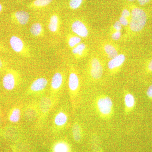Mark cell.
Returning <instances> with one entry per match:
<instances>
[{"mask_svg":"<svg viewBox=\"0 0 152 152\" xmlns=\"http://www.w3.org/2000/svg\"><path fill=\"white\" fill-rule=\"evenodd\" d=\"M131 13L129 25V29L133 32H139L146 24L147 14L142 9L137 7L132 9Z\"/></svg>","mask_w":152,"mask_h":152,"instance_id":"obj_1","label":"cell"},{"mask_svg":"<svg viewBox=\"0 0 152 152\" xmlns=\"http://www.w3.org/2000/svg\"><path fill=\"white\" fill-rule=\"evenodd\" d=\"M10 44L13 50L24 58L31 57V49L24 41L17 36L11 37Z\"/></svg>","mask_w":152,"mask_h":152,"instance_id":"obj_2","label":"cell"},{"mask_svg":"<svg viewBox=\"0 0 152 152\" xmlns=\"http://www.w3.org/2000/svg\"><path fill=\"white\" fill-rule=\"evenodd\" d=\"M90 73L93 79H100L103 74V67L102 62L98 57H91L89 62Z\"/></svg>","mask_w":152,"mask_h":152,"instance_id":"obj_3","label":"cell"},{"mask_svg":"<svg viewBox=\"0 0 152 152\" xmlns=\"http://www.w3.org/2000/svg\"><path fill=\"white\" fill-rule=\"evenodd\" d=\"M72 31L80 38H87L89 32L86 25L84 22L80 20H76L72 22L71 24Z\"/></svg>","mask_w":152,"mask_h":152,"instance_id":"obj_4","label":"cell"},{"mask_svg":"<svg viewBox=\"0 0 152 152\" xmlns=\"http://www.w3.org/2000/svg\"><path fill=\"white\" fill-rule=\"evenodd\" d=\"M98 110L101 114L108 115L111 113L113 103L111 99L109 97L101 98L97 103Z\"/></svg>","mask_w":152,"mask_h":152,"instance_id":"obj_5","label":"cell"},{"mask_svg":"<svg viewBox=\"0 0 152 152\" xmlns=\"http://www.w3.org/2000/svg\"><path fill=\"white\" fill-rule=\"evenodd\" d=\"M11 20L20 26H25L29 21L30 15L26 11L20 10L14 12L11 15Z\"/></svg>","mask_w":152,"mask_h":152,"instance_id":"obj_6","label":"cell"},{"mask_svg":"<svg viewBox=\"0 0 152 152\" xmlns=\"http://www.w3.org/2000/svg\"><path fill=\"white\" fill-rule=\"evenodd\" d=\"M15 73L10 72L4 76L3 78V86L5 89L11 91L14 89L16 85L18 76Z\"/></svg>","mask_w":152,"mask_h":152,"instance_id":"obj_7","label":"cell"},{"mask_svg":"<svg viewBox=\"0 0 152 152\" xmlns=\"http://www.w3.org/2000/svg\"><path fill=\"white\" fill-rule=\"evenodd\" d=\"M72 53L76 59L84 58L88 53V47L84 43L81 42L72 49Z\"/></svg>","mask_w":152,"mask_h":152,"instance_id":"obj_8","label":"cell"},{"mask_svg":"<svg viewBox=\"0 0 152 152\" xmlns=\"http://www.w3.org/2000/svg\"><path fill=\"white\" fill-rule=\"evenodd\" d=\"M61 20L57 14L52 15L49 19L48 28L49 31L53 34H57L59 31Z\"/></svg>","mask_w":152,"mask_h":152,"instance_id":"obj_9","label":"cell"},{"mask_svg":"<svg viewBox=\"0 0 152 152\" xmlns=\"http://www.w3.org/2000/svg\"><path fill=\"white\" fill-rule=\"evenodd\" d=\"M126 59V56L124 54H119L116 56L110 59L108 63V68L110 70L118 69L124 64Z\"/></svg>","mask_w":152,"mask_h":152,"instance_id":"obj_10","label":"cell"},{"mask_svg":"<svg viewBox=\"0 0 152 152\" xmlns=\"http://www.w3.org/2000/svg\"><path fill=\"white\" fill-rule=\"evenodd\" d=\"M102 50L106 56L108 58H113L119 54L118 49L113 44L105 42L102 45Z\"/></svg>","mask_w":152,"mask_h":152,"instance_id":"obj_11","label":"cell"},{"mask_svg":"<svg viewBox=\"0 0 152 152\" xmlns=\"http://www.w3.org/2000/svg\"><path fill=\"white\" fill-rule=\"evenodd\" d=\"M48 85V80L45 77H39L36 79L30 86V89L33 92H37L45 89Z\"/></svg>","mask_w":152,"mask_h":152,"instance_id":"obj_12","label":"cell"},{"mask_svg":"<svg viewBox=\"0 0 152 152\" xmlns=\"http://www.w3.org/2000/svg\"><path fill=\"white\" fill-rule=\"evenodd\" d=\"M30 31L31 35L35 37H42L45 35V30L42 25L38 22L34 23L31 25Z\"/></svg>","mask_w":152,"mask_h":152,"instance_id":"obj_13","label":"cell"},{"mask_svg":"<svg viewBox=\"0 0 152 152\" xmlns=\"http://www.w3.org/2000/svg\"><path fill=\"white\" fill-rule=\"evenodd\" d=\"M64 82V76L60 72H56L54 74L51 82V86L53 90L59 89L62 86Z\"/></svg>","mask_w":152,"mask_h":152,"instance_id":"obj_14","label":"cell"},{"mask_svg":"<svg viewBox=\"0 0 152 152\" xmlns=\"http://www.w3.org/2000/svg\"><path fill=\"white\" fill-rule=\"evenodd\" d=\"M80 80L78 76L75 72H71L69 75L68 86L71 91H74L78 88Z\"/></svg>","mask_w":152,"mask_h":152,"instance_id":"obj_15","label":"cell"},{"mask_svg":"<svg viewBox=\"0 0 152 152\" xmlns=\"http://www.w3.org/2000/svg\"><path fill=\"white\" fill-rule=\"evenodd\" d=\"M53 0H34L27 5L28 8L31 10H37L47 7L51 4Z\"/></svg>","mask_w":152,"mask_h":152,"instance_id":"obj_16","label":"cell"},{"mask_svg":"<svg viewBox=\"0 0 152 152\" xmlns=\"http://www.w3.org/2000/svg\"><path fill=\"white\" fill-rule=\"evenodd\" d=\"M67 44L71 49L82 42L81 38L76 35L68 34L66 37Z\"/></svg>","mask_w":152,"mask_h":152,"instance_id":"obj_17","label":"cell"},{"mask_svg":"<svg viewBox=\"0 0 152 152\" xmlns=\"http://www.w3.org/2000/svg\"><path fill=\"white\" fill-rule=\"evenodd\" d=\"M52 106L50 99L48 97H44L41 99L39 103V107L42 113H47L50 110Z\"/></svg>","mask_w":152,"mask_h":152,"instance_id":"obj_18","label":"cell"},{"mask_svg":"<svg viewBox=\"0 0 152 152\" xmlns=\"http://www.w3.org/2000/svg\"><path fill=\"white\" fill-rule=\"evenodd\" d=\"M68 121V117L63 112H61L57 114L54 119L55 124L58 126H62L65 125Z\"/></svg>","mask_w":152,"mask_h":152,"instance_id":"obj_19","label":"cell"},{"mask_svg":"<svg viewBox=\"0 0 152 152\" xmlns=\"http://www.w3.org/2000/svg\"><path fill=\"white\" fill-rule=\"evenodd\" d=\"M21 112L20 109L15 108L13 110L10 117V121L11 122L16 123L18 122L20 119Z\"/></svg>","mask_w":152,"mask_h":152,"instance_id":"obj_20","label":"cell"},{"mask_svg":"<svg viewBox=\"0 0 152 152\" xmlns=\"http://www.w3.org/2000/svg\"><path fill=\"white\" fill-rule=\"evenodd\" d=\"M72 134L74 140L79 142L81 138V132L80 126L78 124H75L73 126Z\"/></svg>","mask_w":152,"mask_h":152,"instance_id":"obj_21","label":"cell"},{"mask_svg":"<svg viewBox=\"0 0 152 152\" xmlns=\"http://www.w3.org/2000/svg\"><path fill=\"white\" fill-rule=\"evenodd\" d=\"M125 105L128 108H132L135 104V99L134 96L130 94H128L125 97Z\"/></svg>","mask_w":152,"mask_h":152,"instance_id":"obj_22","label":"cell"},{"mask_svg":"<svg viewBox=\"0 0 152 152\" xmlns=\"http://www.w3.org/2000/svg\"><path fill=\"white\" fill-rule=\"evenodd\" d=\"M69 148L64 143L59 142L55 146L54 148V152H68Z\"/></svg>","mask_w":152,"mask_h":152,"instance_id":"obj_23","label":"cell"},{"mask_svg":"<svg viewBox=\"0 0 152 152\" xmlns=\"http://www.w3.org/2000/svg\"><path fill=\"white\" fill-rule=\"evenodd\" d=\"M83 0H70L69 1V7L73 10L79 8L83 4Z\"/></svg>","mask_w":152,"mask_h":152,"instance_id":"obj_24","label":"cell"},{"mask_svg":"<svg viewBox=\"0 0 152 152\" xmlns=\"http://www.w3.org/2000/svg\"><path fill=\"white\" fill-rule=\"evenodd\" d=\"M122 33L121 31H114L112 32L111 38L114 40H118L119 39L121 36Z\"/></svg>","mask_w":152,"mask_h":152,"instance_id":"obj_25","label":"cell"},{"mask_svg":"<svg viewBox=\"0 0 152 152\" xmlns=\"http://www.w3.org/2000/svg\"><path fill=\"white\" fill-rule=\"evenodd\" d=\"M122 28V26L119 20L117 21L114 23L113 26V31H121Z\"/></svg>","mask_w":152,"mask_h":152,"instance_id":"obj_26","label":"cell"},{"mask_svg":"<svg viewBox=\"0 0 152 152\" xmlns=\"http://www.w3.org/2000/svg\"><path fill=\"white\" fill-rule=\"evenodd\" d=\"M118 20L122 26H129V19L121 16Z\"/></svg>","mask_w":152,"mask_h":152,"instance_id":"obj_27","label":"cell"},{"mask_svg":"<svg viewBox=\"0 0 152 152\" xmlns=\"http://www.w3.org/2000/svg\"><path fill=\"white\" fill-rule=\"evenodd\" d=\"M131 15V12L129 10H128L127 9H124L122 12L121 16L129 19V18H130Z\"/></svg>","mask_w":152,"mask_h":152,"instance_id":"obj_28","label":"cell"},{"mask_svg":"<svg viewBox=\"0 0 152 152\" xmlns=\"http://www.w3.org/2000/svg\"><path fill=\"white\" fill-rule=\"evenodd\" d=\"M137 1L140 5L144 6L149 3L151 0H137Z\"/></svg>","mask_w":152,"mask_h":152,"instance_id":"obj_29","label":"cell"},{"mask_svg":"<svg viewBox=\"0 0 152 152\" xmlns=\"http://www.w3.org/2000/svg\"><path fill=\"white\" fill-rule=\"evenodd\" d=\"M147 94L149 97L152 98V85H151L148 88Z\"/></svg>","mask_w":152,"mask_h":152,"instance_id":"obj_30","label":"cell"},{"mask_svg":"<svg viewBox=\"0 0 152 152\" xmlns=\"http://www.w3.org/2000/svg\"><path fill=\"white\" fill-rule=\"evenodd\" d=\"M148 69L149 70L152 71V59L150 61V62L149 63L148 65Z\"/></svg>","mask_w":152,"mask_h":152,"instance_id":"obj_31","label":"cell"},{"mask_svg":"<svg viewBox=\"0 0 152 152\" xmlns=\"http://www.w3.org/2000/svg\"><path fill=\"white\" fill-rule=\"evenodd\" d=\"M4 63L2 60L0 58V70L4 66Z\"/></svg>","mask_w":152,"mask_h":152,"instance_id":"obj_32","label":"cell"},{"mask_svg":"<svg viewBox=\"0 0 152 152\" xmlns=\"http://www.w3.org/2000/svg\"><path fill=\"white\" fill-rule=\"evenodd\" d=\"M5 50V49L4 47L0 44V51H4Z\"/></svg>","mask_w":152,"mask_h":152,"instance_id":"obj_33","label":"cell"},{"mask_svg":"<svg viewBox=\"0 0 152 152\" xmlns=\"http://www.w3.org/2000/svg\"><path fill=\"white\" fill-rule=\"evenodd\" d=\"M3 7L1 4H0V13L3 10Z\"/></svg>","mask_w":152,"mask_h":152,"instance_id":"obj_34","label":"cell"},{"mask_svg":"<svg viewBox=\"0 0 152 152\" xmlns=\"http://www.w3.org/2000/svg\"><path fill=\"white\" fill-rule=\"evenodd\" d=\"M128 1H135V0H128Z\"/></svg>","mask_w":152,"mask_h":152,"instance_id":"obj_35","label":"cell"}]
</instances>
